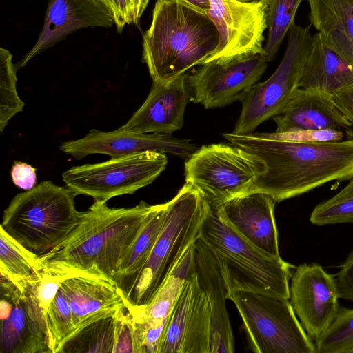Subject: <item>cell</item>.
I'll return each mask as SVG.
<instances>
[{
  "label": "cell",
  "instance_id": "obj_1",
  "mask_svg": "<svg viewBox=\"0 0 353 353\" xmlns=\"http://www.w3.org/2000/svg\"><path fill=\"white\" fill-rule=\"evenodd\" d=\"M230 143L260 158L265 172L249 192L269 195L275 203L299 196L328 182L353 177V139L298 143L269 133H224ZM248 192V193H249Z\"/></svg>",
  "mask_w": 353,
  "mask_h": 353
},
{
  "label": "cell",
  "instance_id": "obj_2",
  "mask_svg": "<svg viewBox=\"0 0 353 353\" xmlns=\"http://www.w3.org/2000/svg\"><path fill=\"white\" fill-rule=\"evenodd\" d=\"M152 208L143 201L120 208L94 201L70 235L39 258L41 269L64 279L87 276L114 285L119 266Z\"/></svg>",
  "mask_w": 353,
  "mask_h": 353
},
{
  "label": "cell",
  "instance_id": "obj_3",
  "mask_svg": "<svg viewBox=\"0 0 353 353\" xmlns=\"http://www.w3.org/2000/svg\"><path fill=\"white\" fill-rule=\"evenodd\" d=\"M219 31L206 14L176 0H157L143 35L142 60L152 82L169 83L216 50Z\"/></svg>",
  "mask_w": 353,
  "mask_h": 353
},
{
  "label": "cell",
  "instance_id": "obj_4",
  "mask_svg": "<svg viewBox=\"0 0 353 353\" xmlns=\"http://www.w3.org/2000/svg\"><path fill=\"white\" fill-rule=\"evenodd\" d=\"M199 238L218 264L228 299L230 294L239 290L289 299L290 269L294 266L252 244L211 205L201 225Z\"/></svg>",
  "mask_w": 353,
  "mask_h": 353
},
{
  "label": "cell",
  "instance_id": "obj_5",
  "mask_svg": "<svg viewBox=\"0 0 353 353\" xmlns=\"http://www.w3.org/2000/svg\"><path fill=\"white\" fill-rule=\"evenodd\" d=\"M76 196L67 187L43 181L11 200L0 228L39 258L62 243L79 223L83 212L75 208Z\"/></svg>",
  "mask_w": 353,
  "mask_h": 353
},
{
  "label": "cell",
  "instance_id": "obj_6",
  "mask_svg": "<svg viewBox=\"0 0 353 353\" xmlns=\"http://www.w3.org/2000/svg\"><path fill=\"white\" fill-rule=\"evenodd\" d=\"M167 204L164 225L125 304L127 310L150 302L176 263L199 238L210 206L186 182Z\"/></svg>",
  "mask_w": 353,
  "mask_h": 353
},
{
  "label": "cell",
  "instance_id": "obj_7",
  "mask_svg": "<svg viewBox=\"0 0 353 353\" xmlns=\"http://www.w3.org/2000/svg\"><path fill=\"white\" fill-rule=\"evenodd\" d=\"M236 305L252 350L256 353H316L288 298L239 290L228 296Z\"/></svg>",
  "mask_w": 353,
  "mask_h": 353
},
{
  "label": "cell",
  "instance_id": "obj_8",
  "mask_svg": "<svg viewBox=\"0 0 353 353\" xmlns=\"http://www.w3.org/2000/svg\"><path fill=\"white\" fill-rule=\"evenodd\" d=\"M265 170L260 158L232 143L202 145L185 162V182L214 208L248 193Z\"/></svg>",
  "mask_w": 353,
  "mask_h": 353
},
{
  "label": "cell",
  "instance_id": "obj_9",
  "mask_svg": "<svg viewBox=\"0 0 353 353\" xmlns=\"http://www.w3.org/2000/svg\"><path fill=\"white\" fill-rule=\"evenodd\" d=\"M312 42L309 27L291 26L285 54L275 72L241 97L242 110L232 133L251 134L261 123L281 112L299 88Z\"/></svg>",
  "mask_w": 353,
  "mask_h": 353
},
{
  "label": "cell",
  "instance_id": "obj_10",
  "mask_svg": "<svg viewBox=\"0 0 353 353\" xmlns=\"http://www.w3.org/2000/svg\"><path fill=\"white\" fill-rule=\"evenodd\" d=\"M166 153L147 151L92 164L72 167L62 174L67 188L76 195L107 202L132 194L152 183L165 169Z\"/></svg>",
  "mask_w": 353,
  "mask_h": 353
},
{
  "label": "cell",
  "instance_id": "obj_11",
  "mask_svg": "<svg viewBox=\"0 0 353 353\" xmlns=\"http://www.w3.org/2000/svg\"><path fill=\"white\" fill-rule=\"evenodd\" d=\"M267 65L263 54H242L203 63L188 75L192 100L205 109L221 108L239 101L260 79Z\"/></svg>",
  "mask_w": 353,
  "mask_h": 353
},
{
  "label": "cell",
  "instance_id": "obj_12",
  "mask_svg": "<svg viewBox=\"0 0 353 353\" xmlns=\"http://www.w3.org/2000/svg\"><path fill=\"white\" fill-rule=\"evenodd\" d=\"M1 353H50L45 314L30 284L21 290L1 275Z\"/></svg>",
  "mask_w": 353,
  "mask_h": 353
},
{
  "label": "cell",
  "instance_id": "obj_13",
  "mask_svg": "<svg viewBox=\"0 0 353 353\" xmlns=\"http://www.w3.org/2000/svg\"><path fill=\"white\" fill-rule=\"evenodd\" d=\"M209 1L210 8L207 14L219 31V41L215 52L202 64L242 54L265 55L263 43L268 28V0L251 3L238 0Z\"/></svg>",
  "mask_w": 353,
  "mask_h": 353
},
{
  "label": "cell",
  "instance_id": "obj_14",
  "mask_svg": "<svg viewBox=\"0 0 353 353\" xmlns=\"http://www.w3.org/2000/svg\"><path fill=\"white\" fill-rule=\"evenodd\" d=\"M211 325L210 305L196 272L184 282L159 353H210Z\"/></svg>",
  "mask_w": 353,
  "mask_h": 353
},
{
  "label": "cell",
  "instance_id": "obj_15",
  "mask_svg": "<svg viewBox=\"0 0 353 353\" xmlns=\"http://www.w3.org/2000/svg\"><path fill=\"white\" fill-rule=\"evenodd\" d=\"M289 291L295 314L309 337L316 341L339 307L335 276L319 264L303 263L292 274Z\"/></svg>",
  "mask_w": 353,
  "mask_h": 353
},
{
  "label": "cell",
  "instance_id": "obj_16",
  "mask_svg": "<svg viewBox=\"0 0 353 353\" xmlns=\"http://www.w3.org/2000/svg\"><path fill=\"white\" fill-rule=\"evenodd\" d=\"M59 148L63 153L80 160L93 154L118 158L147 151L170 153L187 159L199 148L188 139L172 134L134 133L119 128L111 132L92 129L83 138L61 143Z\"/></svg>",
  "mask_w": 353,
  "mask_h": 353
},
{
  "label": "cell",
  "instance_id": "obj_17",
  "mask_svg": "<svg viewBox=\"0 0 353 353\" xmlns=\"http://www.w3.org/2000/svg\"><path fill=\"white\" fill-rule=\"evenodd\" d=\"M190 100L192 96L186 74L166 83L152 82L144 103L120 128L134 133L172 134L182 128Z\"/></svg>",
  "mask_w": 353,
  "mask_h": 353
},
{
  "label": "cell",
  "instance_id": "obj_18",
  "mask_svg": "<svg viewBox=\"0 0 353 353\" xmlns=\"http://www.w3.org/2000/svg\"><path fill=\"white\" fill-rule=\"evenodd\" d=\"M111 15L94 0H49L44 23L39 37L28 53L16 65L24 67L35 56L81 28H111Z\"/></svg>",
  "mask_w": 353,
  "mask_h": 353
},
{
  "label": "cell",
  "instance_id": "obj_19",
  "mask_svg": "<svg viewBox=\"0 0 353 353\" xmlns=\"http://www.w3.org/2000/svg\"><path fill=\"white\" fill-rule=\"evenodd\" d=\"M274 205L269 195L254 192L236 196L215 208L220 216L252 244L270 255L281 257Z\"/></svg>",
  "mask_w": 353,
  "mask_h": 353
},
{
  "label": "cell",
  "instance_id": "obj_20",
  "mask_svg": "<svg viewBox=\"0 0 353 353\" xmlns=\"http://www.w3.org/2000/svg\"><path fill=\"white\" fill-rule=\"evenodd\" d=\"M194 247L199 282L212 313L210 353L234 352V339L225 305L228 292L223 278L212 252L200 238Z\"/></svg>",
  "mask_w": 353,
  "mask_h": 353
},
{
  "label": "cell",
  "instance_id": "obj_21",
  "mask_svg": "<svg viewBox=\"0 0 353 353\" xmlns=\"http://www.w3.org/2000/svg\"><path fill=\"white\" fill-rule=\"evenodd\" d=\"M276 133L296 130L350 128L352 124L338 110L331 95L299 88L280 113L272 117Z\"/></svg>",
  "mask_w": 353,
  "mask_h": 353
},
{
  "label": "cell",
  "instance_id": "obj_22",
  "mask_svg": "<svg viewBox=\"0 0 353 353\" xmlns=\"http://www.w3.org/2000/svg\"><path fill=\"white\" fill-rule=\"evenodd\" d=\"M60 288L70 307L76 331L125 307L118 288L107 281L87 276H72L63 280Z\"/></svg>",
  "mask_w": 353,
  "mask_h": 353
},
{
  "label": "cell",
  "instance_id": "obj_23",
  "mask_svg": "<svg viewBox=\"0 0 353 353\" xmlns=\"http://www.w3.org/2000/svg\"><path fill=\"white\" fill-rule=\"evenodd\" d=\"M353 83V65L331 48L319 32L312 36L299 88L332 94Z\"/></svg>",
  "mask_w": 353,
  "mask_h": 353
},
{
  "label": "cell",
  "instance_id": "obj_24",
  "mask_svg": "<svg viewBox=\"0 0 353 353\" xmlns=\"http://www.w3.org/2000/svg\"><path fill=\"white\" fill-rule=\"evenodd\" d=\"M309 19L331 48L353 65V0H307Z\"/></svg>",
  "mask_w": 353,
  "mask_h": 353
},
{
  "label": "cell",
  "instance_id": "obj_25",
  "mask_svg": "<svg viewBox=\"0 0 353 353\" xmlns=\"http://www.w3.org/2000/svg\"><path fill=\"white\" fill-rule=\"evenodd\" d=\"M167 205V202L153 205L141 230L119 266L114 283L123 297L125 304L161 232L165 219Z\"/></svg>",
  "mask_w": 353,
  "mask_h": 353
},
{
  "label": "cell",
  "instance_id": "obj_26",
  "mask_svg": "<svg viewBox=\"0 0 353 353\" xmlns=\"http://www.w3.org/2000/svg\"><path fill=\"white\" fill-rule=\"evenodd\" d=\"M196 270L194 247L192 245L174 265L150 302L145 306L128 311L137 318L168 319L181 292L185 281L196 273Z\"/></svg>",
  "mask_w": 353,
  "mask_h": 353
},
{
  "label": "cell",
  "instance_id": "obj_27",
  "mask_svg": "<svg viewBox=\"0 0 353 353\" xmlns=\"http://www.w3.org/2000/svg\"><path fill=\"white\" fill-rule=\"evenodd\" d=\"M40 270L39 258L26 251L0 228L1 275L24 290Z\"/></svg>",
  "mask_w": 353,
  "mask_h": 353
},
{
  "label": "cell",
  "instance_id": "obj_28",
  "mask_svg": "<svg viewBox=\"0 0 353 353\" xmlns=\"http://www.w3.org/2000/svg\"><path fill=\"white\" fill-rule=\"evenodd\" d=\"M117 312L80 327L67 340L59 353H113Z\"/></svg>",
  "mask_w": 353,
  "mask_h": 353
},
{
  "label": "cell",
  "instance_id": "obj_29",
  "mask_svg": "<svg viewBox=\"0 0 353 353\" xmlns=\"http://www.w3.org/2000/svg\"><path fill=\"white\" fill-rule=\"evenodd\" d=\"M303 0H268L267 11L268 39L264 46L268 61L277 51L291 26L294 24L297 9Z\"/></svg>",
  "mask_w": 353,
  "mask_h": 353
},
{
  "label": "cell",
  "instance_id": "obj_30",
  "mask_svg": "<svg viewBox=\"0 0 353 353\" xmlns=\"http://www.w3.org/2000/svg\"><path fill=\"white\" fill-rule=\"evenodd\" d=\"M45 321L50 353H59L76 331L70 307L61 288L45 313Z\"/></svg>",
  "mask_w": 353,
  "mask_h": 353
},
{
  "label": "cell",
  "instance_id": "obj_31",
  "mask_svg": "<svg viewBox=\"0 0 353 353\" xmlns=\"http://www.w3.org/2000/svg\"><path fill=\"white\" fill-rule=\"evenodd\" d=\"M17 66L12 54L0 48V132L17 113L22 112L24 103L17 91Z\"/></svg>",
  "mask_w": 353,
  "mask_h": 353
},
{
  "label": "cell",
  "instance_id": "obj_32",
  "mask_svg": "<svg viewBox=\"0 0 353 353\" xmlns=\"http://www.w3.org/2000/svg\"><path fill=\"white\" fill-rule=\"evenodd\" d=\"M314 345L316 353H353V309L339 307Z\"/></svg>",
  "mask_w": 353,
  "mask_h": 353
},
{
  "label": "cell",
  "instance_id": "obj_33",
  "mask_svg": "<svg viewBox=\"0 0 353 353\" xmlns=\"http://www.w3.org/2000/svg\"><path fill=\"white\" fill-rule=\"evenodd\" d=\"M310 222L319 226L353 223V177L336 194L314 208Z\"/></svg>",
  "mask_w": 353,
  "mask_h": 353
},
{
  "label": "cell",
  "instance_id": "obj_34",
  "mask_svg": "<svg viewBox=\"0 0 353 353\" xmlns=\"http://www.w3.org/2000/svg\"><path fill=\"white\" fill-rule=\"evenodd\" d=\"M125 310L126 307L119 309L115 315L113 353H144L134 320Z\"/></svg>",
  "mask_w": 353,
  "mask_h": 353
},
{
  "label": "cell",
  "instance_id": "obj_35",
  "mask_svg": "<svg viewBox=\"0 0 353 353\" xmlns=\"http://www.w3.org/2000/svg\"><path fill=\"white\" fill-rule=\"evenodd\" d=\"M132 317L144 353H159L168 318L148 319Z\"/></svg>",
  "mask_w": 353,
  "mask_h": 353
},
{
  "label": "cell",
  "instance_id": "obj_36",
  "mask_svg": "<svg viewBox=\"0 0 353 353\" xmlns=\"http://www.w3.org/2000/svg\"><path fill=\"white\" fill-rule=\"evenodd\" d=\"M64 278L41 269L30 286L44 314L61 288Z\"/></svg>",
  "mask_w": 353,
  "mask_h": 353
},
{
  "label": "cell",
  "instance_id": "obj_37",
  "mask_svg": "<svg viewBox=\"0 0 353 353\" xmlns=\"http://www.w3.org/2000/svg\"><path fill=\"white\" fill-rule=\"evenodd\" d=\"M270 136L298 143H321L341 141L343 132L339 129L296 130L282 133H269Z\"/></svg>",
  "mask_w": 353,
  "mask_h": 353
},
{
  "label": "cell",
  "instance_id": "obj_38",
  "mask_svg": "<svg viewBox=\"0 0 353 353\" xmlns=\"http://www.w3.org/2000/svg\"><path fill=\"white\" fill-rule=\"evenodd\" d=\"M339 296L353 301V250L335 276Z\"/></svg>",
  "mask_w": 353,
  "mask_h": 353
},
{
  "label": "cell",
  "instance_id": "obj_39",
  "mask_svg": "<svg viewBox=\"0 0 353 353\" xmlns=\"http://www.w3.org/2000/svg\"><path fill=\"white\" fill-rule=\"evenodd\" d=\"M103 6L111 15L117 30L121 33L128 24V15L130 0H94Z\"/></svg>",
  "mask_w": 353,
  "mask_h": 353
},
{
  "label": "cell",
  "instance_id": "obj_40",
  "mask_svg": "<svg viewBox=\"0 0 353 353\" xmlns=\"http://www.w3.org/2000/svg\"><path fill=\"white\" fill-rule=\"evenodd\" d=\"M10 176L14 184L23 190H28L36 185V169L26 163L14 161Z\"/></svg>",
  "mask_w": 353,
  "mask_h": 353
},
{
  "label": "cell",
  "instance_id": "obj_41",
  "mask_svg": "<svg viewBox=\"0 0 353 353\" xmlns=\"http://www.w3.org/2000/svg\"><path fill=\"white\" fill-rule=\"evenodd\" d=\"M338 110L353 125V83L331 94Z\"/></svg>",
  "mask_w": 353,
  "mask_h": 353
},
{
  "label": "cell",
  "instance_id": "obj_42",
  "mask_svg": "<svg viewBox=\"0 0 353 353\" xmlns=\"http://www.w3.org/2000/svg\"><path fill=\"white\" fill-rule=\"evenodd\" d=\"M150 0H130L128 24L134 23L138 25L140 18L145 11Z\"/></svg>",
  "mask_w": 353,
  "mask_h": 353
},
{
  "label": "cell",
  "instance_id": "obj_43",
  "mask_svg": "<svg viewBox=\"0 0 353 353\" xmlns=\"http://www.w3.org/2000/svg\"><path fill=\"white\" fill-rule=\"evenodd\" d=\"M194 10L201 13L206 14L209 12L210 6L209 0H176Z\"/></svg>",
  "mask_w": 353,
  "mask_h": 353
},
{
  "label": "cell",
  "instance_id": "obj_44",
  "mask_svg": "<svg viewBox=\"0 0 353 353\" xmlns=\"http://www.w3.org/2000/svg\"><path fill=\"white\" fill-rule=\"evenodd\" d=\"M238 1H241V2H245V3H251V2L260 1L261 0H238Z\"/></svg>",
  "mask_w": 353,
  "mask_h": 353
}]
</instances>
